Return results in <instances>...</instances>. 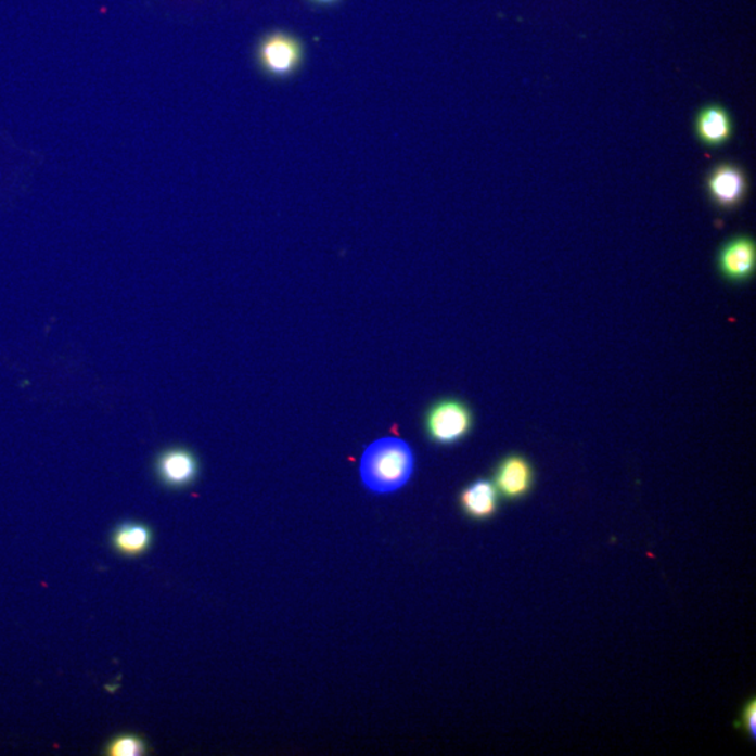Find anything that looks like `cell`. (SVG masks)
<instances>
[{"mask_svg": "<svg viewBox=\"0 0 756 756\" xmlns=\"http://www.w3.org/2000/svg\"><path fill=\"white\" fill-rule=\"evenodd\" d=\"M107 749V754L113 756H139L144 754L146 746L139 736L123 735L115 739Z\"/></svg>", "mask_w": 756, "mask_h": 756, "instance_id": "obj_11", "label": "cell"}, {"mask_svg": "<svg viewBox=\"0 0 756 756\" xmlns=\"http://www.w3.org/2000/svg\"><path fill=\"white\" fill-rule=\"evenodd\" d=\"M748 191L744 171L734 165L716 167L707 177V194L717 208L730 210L739 208Z\"/></svg>", "mask_w": 756, "mask_h": 756, "instance_id": "obj_6", "label": "cell"}, {"mask_svg": "<svg viewBox=\"0 0 756 756\" xmlns=\"http://www.w3.org/2000/svg\"><path fill=\"white\" fill-rule=\"evenodd\" d=\"M423 432L433 445L454 446L471 435L474 411L460 398H440L423 413Z\"/></svg>", "mask_w": 756, "mask_h": 756, "instance_id": "obj_2", "label": "cell"}, {"mask_svg": "<svg viewBox=\"0 0 756 756\" xmlns=\"http://www.w3.org/2000/svg\"><path fill=\"white\" fill-rule=\"evenodd\" d=\"M741 730L748 734L749 739L755 740L756 735V702L751 700L745 703L741 710V721L739 723Z\"/></svg>", "mask_w": 756, "mask_h": 756, "instance_id": "obj_12", "label": "cell"}, {"mask_svg": "<svg viewBox=\"0 0 756 756\" xmlns=\"http://www.w3.org/2000/svg\"><path fill=\"white\" fill-rule=\"evenodd\" d=\"M152 531L143 524L127 523L114 534V546L125 555H139L151 547Z\"/></svg>", "mask_w": 756, "mask_h": 756, "instance_id": "obj_10", "label": "cell"}, {"mask_svg": "<svg viewBox=\"0 0 756 756\" xmlns=\"http://www.w3.org/2000/svg\"><path fill=\"white\" fill-rule=\"evenodd\" d=\"M492 483L503 499L514 502L531 492L536 471L526 457L509 454L495 466Z\"/></svg>", "mask_w": 756, "mask_h": 756, "instance_id": "obj_4", "label": "cell"}, {"mask_svg": "<svg viewBox=\"0 0 756 756\" xmlns=\"http://www.w3.org/2000/svg\"><path fill=\"white\" fill-rule=\"evenodd\" d=\"M696 137L709 148H720L733 137L734 125L729 111L721 105L712 104L697 114Z\"/></svg>", "mask_w": 756, "mask_h": 756, "instance_id": "obj_9", "label": "cell"}, {"mask_svg": "<svg viewBox=\"0 0 756 756\" xmlns=\"http://www.w3.org/2000/svg\"><path fill=\"white\" fill-rule=\"evenodd\" d=\"M310 2L316 4H324V7H329V4H334L338 2V0H310Z\"/></svg>", "mask_w": 756, "mask_h": 756, "instance_id": "obj_13", "label": "cell"}, {"mask_svg": "<svg viewBox=\"0 0 756 756\" xmlns=\"http://www.w3.org/2000/svg\"><path fill=\"white\" fill-rule=\"evenodd\" d=\"M717 268L721 277L731 283H744L753 279L756 269V245L746 235L731 239L717 255Z\"/></svg>", "mask_w": 756, "mask_h": 756, "instance_id": "obj_5", "label": "cell"}, {"mask_svg": "<svg viewBox=\"0 0 756 756\" xmlns=\"http://www.w3.org/2000/svg\"><path fill=\"white\" fill-rule=\"evenodd\" d=\"M415 454L406 440L383 437L372 443L360 459V480L369 492L392 495L411 480Z\"/></svg>", "mask_w": 756, "mask_h": 756, "instance_id": "obj_1", "label": "cell"}, {"mask_svg": "<svg viewBox=\"0 0 756 756\" xmlns=\"http://www.w3.org/2000/svg\"><path fill=\"white\" fill-rule=\"evenodd\" d=\"M499 499L500 495L492 480L479 478L461 490L459 503L466 517L485 522L498 513Z\"/></svg>", "mask_w": 756, "mask_h": 756, "instance_id": "obj_8", "label": "cell"}, {"mask_svg": "<svg viewBox=\"0 0 756 756\" xmlns=\"http://www.w3.org/2000/svg\"><path fill=\"white\" fill-rule=\"evenodd\" d=\"M157 474L163 484L171 488H185L195 483L200 475V461L187 449H170L157 460Z\"/></svg>", "mask_w": 756, "mask_h": 756, "instance_id": "obj_7", "label": "cell"}, {"mask_svg": "<svg viewBox=\"0 0 756 756\" xmlns=\"http://www.w3.org/2000/svg\"><path fill=\"white\" fill-rule=\"evenodd\" d=\"M305 56V47L297 37L285 31H272L261 38L257 61L265 75L285 79L296 74Z\"/></svg>", "mask_w": 756, "mask_h": 756, "instance_id": "obj_3", "label": "cell"}]
</instances>
